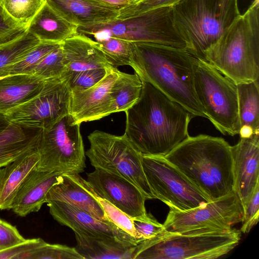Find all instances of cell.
<instances>
[{
	"label": "cell",
	"mask_w": 259,
	"mask_h": 259,
	"mask_svg": "<svg viewBox=\"0 0 259 259\" xmlns=\"http://www.w3.org/2000/svg\"><path fill=\"white\" fill-rule=\"evenodd\" d=\"M141 95L125 112L123 134L142 155L165 156L189 136L194 117L151 83L142 80Z\"/></svg>",
	"instance_id": "cell-1"
},
{
	"label": "cell",
	"mask_w": 259,
	"mask_h": 259,
	"mask_svg": "<svg viewBox=\"0 0 259 259\" xmlns=\"http://www.w3.org/2000/svg\"><path fill=\"white\" fill-rule=\"evenodd\" d=\"M131 67L147 81L178 103L194 117L206 118L194 88L196 58L187 49L151 42H133Z\"/></svg>",
	"instance_id": "cell-2"
},
{
	"label": "cell",
	"mask_w": 259,
	"mask_h": 259,
	"mask_svg": "<svg viewBox=\"0 0 259 259\" xmlns=\"http://www.w3.org/2000/svg\"><path fill=\"white\" fill-rule=\"evenodd\" d=\"M164 157L210 201L234 192L231 146L222 138L189 136Z\"/></svg>",
	"instance_id": "cell-3"
},
{
	"label": "cell",
	"mask_w": 259,
	"mask_h": 259,
	"mask_svg": "<svg viewBox=\"0 0 259 259\" xmlns=\"http://www.w3.org/2000/svg\"><path fill=\"white\" fill-rule=\"evenodd\" d=\"M203 59L236 84L258 81V0L233 22Z\"/></svg>",
	"instance_id": "cell-4"
},
{
	"label": "cell",
	"mask_w": 259,
	"mask_h": 259,
	"mask_svg": "<svg viewBox=\"0 0 259 259\" xmlns=\"http://www.w3.org/2000/svg\"><path fill=\"white\" fill-rule=\"evenodd\" d=\"M172 9L174 26L187 49L202 59L241 15L238 0H180Z\"/></svg>",
	"instance_id": "cell-5"
},
{
	"label": "cell",
	"mask_w": 259,
	"mask_h": 259,
	"mask_svg": "<svg viewBox=\"0 0 259 259\" xmlns=\"http://www.w3.org/2000/svg\"><path fill=\"white\" fill-rule=\"evenodd\" d=\"M240 231L169 233L164 231L135 246L133 259H215L239 243Z\"/></svg>",
	"instance_id": "cell-6"
},
{
	"label": "cell",
	"mask_w": 259,
	"mask_h": 259,
	"mask_svg": "<svg viewBox=\"0 0 259 259\" xmlns=\"http://www.w3.org/2000/svg\"><path fill=\"white\" fill-rule=\"evenodd\" d=\"M194 72L195 92L206 118L224 135L239 134L241 125L236 84L198 57Z\"/></svg>",
	"instance_id": "cell-7"
},
{
	"label": "cell",
	"mask_w": 259,
	"mask_h": 259,
	"mask_svg": "<svg viewBox=\"0 0 259 259\" xmlns=\"http://www.w3.org/2000/svg\"><path fill=\"white\" fill-rule=\"evenodd\" d=\"M78 32L95 40L113 37L133 42H151L187 49L175 28L172 6L156 8L137 16L106 24L78 27Z\"/></svg>",
	"instance_id": "cell-8"
},
{
	"label": "cell",
	"mask_w": 259,
	"mask_h": 259,
	"mask_svg": "<svg viewBox=\"0 0 259 259\" xmlns=\"http://www.w3.org/2000/svg\"><path fill=\"white\" fill-rule=\"evenodd\" d=\"M85 152L91 164L122 177L134 184L146 199H155L143 171L139 152L124 135L117 136L96 130L88 136Z\"/></svg>",
	"instance_id": "cell-9"
},
{
	"label": "cell",
	"mask_w": 259,
	"mask_h": 259,
	"mask_svg": "<svg viewBox=\"0 0 259 259\" xmlns=\"http://www.w3.org/2000/svg\"><path fill=\"white\" fill-rule=\"evenodd\" d=\"M80 126L68 114L50 129L43 130L37 148L39 160L35 168L62 174L83 172L85 152Z\"/></svg>",
	"instance_id": "cell-10"
},
{
	"label": "cell",
	"mask_w": 259,
	"mask_h": 259,
	"mask_svg": "<svg viewBox=\"0 0 259 259\" xmlns=\"http://www.w3.org/2000/svg\"><path fill=\"white\" fill-rule=\"evenodd\" d=\"M141 163L155 199L170 209L187 210L210 202L164 156L142 155Z\"/></svg>",
	"instance_id": "cell-11"
},
{
	"label": "cell",
	"mask_w": 259,
	"mask_h": 259,
	"mask_svg": "<svg viewBox=\"0 0 259 259\" xmlns=\"http://www.w3.org/2000/svg\"><path fill=\"white\" fill-rule=\"evenodd\" d=\"M244 207L233 193L187 210L170 209L163 225L169 233L229 231L242 221Z\"/></svg>",
	"instance_id": "cell-12"
},
{
	"label": "cell",
	"mask_w": 259,
	"mask_h": 259,
	"mask_svg": "<svg viewBox=\"0 0 259 259\" xmlns=\"http://www.w3.org/2000/svg\"><path fill=\"white\" fill-rule=\"evenodd\" d=\"M70 94L66 77L46 80L37 95L4 115L10 123L27 128L49 130L69 114Z\"/></svg>",
	"instance_id": "cell-13"
},
{
	"label": "cell",
	"mask_w": 259,
	"mask_h": 259,
	"mask_svg": "<svg viewBox=\"0 0 259 259\" xmlns=\"http://www.w3.org/2000/svg\"><path fill=\"white\" fill-rule=\"evenodd\" d=\"M87 181L94 192L132 218L148 214L146 197L132 183L126 179L104 170L95 168L87 174Z\"/></svg>",
	"instance_id": "cell-14"
},
{
	"label": "cell",
	"mask_w": 259,
	"mask_h": 259,
	"mask_svg": "<svg viewBox=\"0 0 259 259\" xmlns=\"http://www.w3.org/2000/svg\"><path fill=\"white\" fill-rule=\"evenodd\" d=\"M118 69L110 67L95 85L84 89H70L69 115L76 123L97 120L112 114L111 89Z\"/></svg>",
	"instance_id": "cell-15"
},
{
	"label": "cell",
	"mask_w": 259,
	"mask_h": 259,
	"mask_svg": "<svg viewBox=\"0 0 259 259\" xmlns=\"http://www.w3.org/2000/svg\"><path fill=\"white\" fill-rule=\"evenodd\" d=\"M50 213L61 225L70 228L74 233L115 238L137 245L138 241L110 221L100 220L86 211L72 204L57 201L47 202Z\"/></svg>",
	"instance_id": "cell-16"
},
{
	"label": "cell",
	"mask_w": 259,
	"mask_h": 259,
	"mask_svg": "<svg viewBox=\"0 0 259 259\" xmlns=\"http://www.w3.org/2000/svg\"><path fill=\"white\" fill-rule=\"evenodd\" d=\"M234 179V191L244 208L259 184V135L240 138L231 146Z\"/></svg>",
	"instance_id": "cell-17"
},
{
	"label": "cell",
	"mask_w": 259,
	"mask_h": 259,
	"mask_svg": "<svg viewBox=\"0 0 259 259\" xmlns=\"http://www.w3.org/2000/svg\"><path fill=\"white\" fill-rule=\"evenodd\" d=\"M49 200L67 203L87 211L102 221H110L91 193L86 180L79 174H62L46 196Z\"/></svg>",
	"instance_id": "cell-18"
},
{
	"label": "cell",
	"mask_w": 259,
	"mask_h": 259,
	"mask_svg": "<svg viewBox=\"0 0 259 259\" xmlns=\"http://www.w3.org/2000/svg\"><path fill=\"white\" fill-rule=\"evenodd\" d=\"M78 27L106 24L116 20L120 7L98 0H46Z\"/></svg>",
	"instance_id": "cell-19"
},
{
	"label": "cell",
	"mask_w": 259,
	"mask_h": 259,
	"mask_svg": "<svg viewBox=\"0 0 259 259\" xmlns=\"http://www.w3.org/2000/svg\"><path fill=\"white\" fill-rule=\"evenodd\" d=\"M65 72L62 76L82 71L111 66L99 49L96 40L82 33L62 43Z\"/></svg>",
	"instance_id": "cell-20"
},
{
	"label": "cell",
	"mask_w": 259,
	"mask_h": 259,
	"mask_svg": "<svg viewBox=\"0 0 259 259\" xmlns=\"http://www.w3.org/2000/svg\"><path fill=\"white\" fill-rule=\"evenodd\" d=\"M62 174L35 168L28 175L17 194L12 205L13 211L20 217L37 212L46 203V196Z\"/></svg>",
	"instance_id": "cell-21"
},
{
	"label": "cell",
	"mask_w": 259,
	"mask_h": 259,
	"mask_svg": "<svg viewBox=\"0 0 259 259\" xmlns=\"http://www.w3.org/2000/svg\"><path fill=\"white\" fill-rule=\"evenodd\" d=\"M78 28L46 0L29 24L27 31L40 42L60 44L77 34Z\"/></svg>",
	"instance_id": "cell-22"
},
{
	"label": "cell",
	"mask_w": 259,
	"mask_h": 259,
	"mask_svg": "<svg viewBox=\"0 0 259 259\" xmlns=\"http://www.w3.org/2000/svg\"><path fill=\"white\" fill-rule=\"evenodd\" d=\"M39 160L36 149L23 154L0 169V209H11L17 194Z\"/></svg>",
	"instance_id": "cell-23"
},
{
	"label": "cell",
	"mask_w": 259,
	"mask_h": 259,
	"mask_svg": "<svg viewBox=\"0 0 259 259\" xmlns=\"http://www.w3.org/2000/svg\"><path fill=\"white\" fill-rule=\"evenodd\" d=\"M43 130L23 127L10 123L0 132V167L21 156L36 150Z\"/></svg>",
	"instance_id": "cell-24"
},
{
	"label": "cell",
	"mask_w": 259,
	"mask_h": 259,
	"mask_svg": "<svg viewBox=\"0 0 259 259\" xmlns=\"http://www.w3.org/2000/svg\"><path fill=\"white\" fill-rule=\"evenodd\" d=\"M45 80L33 75L14 74L0 78V114L25 103L37 95Z\"/></svg>",
	"instance_id": "cell-25"
},
{
	"label": "cell",
	"mask_w": 259,
	"mask_h": 259,
	"mask_svg": "<svg viewBox=\"0 0 259 259\" xmlns=\"http://www.w3.org/2000/svg\"><path fill=\"white\" fill-rule=\"evenodd\" d=\"M75 247L83 259H133L136 245L115 238L75 233Z\"/></svg>",
	"instance_id": "cell-26"
},
{
	"label": "cell",
	"mask_w": 259,
	"mask_h": 259,
	"mask_svg": "<svg viewBox=\"0 0 259 259\" xmlns=\"http://www.w3.org/2000/svg\"><path fill=\"white\" fill-rule=\"evenodd\" d=\"M143 82L136 73L130 74L118 70L111 89L112 113L125 112L139 98Z\"/></svg>",
	"instance_id": "cell-27"
},
{
	"label": "cell",
	"mask_w": 259,
	"mask_h": 259,
	"mask_svg": "<svg viewBox=\"0 0 259 259\" xmlns=\"http://www.w3.org/2000/svg\"><path fill=\"white\" fill-rule=\"evenodd\" d=\"M236 85L241 127L249 126L252 128L254 134H258V81L240 83Z\"/></svg>",
	"instance_id": "cell-28"
},
{
	"label": "cell",
	"mask_w": 259,
	"mask_h": 259,
	"mask_svg": "<svg viewBox=\"0 0 259 259\" xmlns=\"http://www.w3.org/2000/svg\"><path fill=\"white\" fill-rule=\"evenodd\" d=\"M40 42L35 36L26 31L15 39L0 44V78L8 76L9 68Z\"/></svg>",
	"instance_id": "cell-29"
},
{
	"label": "cell",
	"mask_w": 259,
	"mask_h": 259,
	"mask_svg": "<svg viewBox=\"0 0 259 259\" xmlns=\"http://www.w3.org/2000/svg\"><path fill=\"white\" fill-rule=\"evenodd\" d=\"M95 40L111 66H131L134 50L133 42L113 37Z\"/></svg>",
	"instance_id": "cell-30"
},
{
	"label": "cell",
	"mask_w": 259,
	"mask_h": 259,
	"mask_svg": "<svg viewBox=\"0 0 259 259\" xmlns=\"http://www.w3.org/2000/svg\"><path fill=\"white\" fill-rule=\"evenodd\" d=\"M46 0H3L5 13L15 22L27 27Z\"/></svg>",
	"instance_id": "cell-31"
},
{
	"label": "cell",
	"mask_w": 259,
	"mask_h": 259,
	"mask_svg": "<svg viewBox=\"0 0 259 259\" xmlns=\"http://www.w3.org/2000/svg\"><path fill=\"white\" fill-rule=\"evenodd\" d=\"M65 72L62 44L47 54L32 72L31 75L44 80L61 77Z\"/></svg>",
	"instance_id": "cell-32"
},
{
	"label": "cell",
	"mask_w": 259,
	"mask_h": 259,
	"mask_svg": "<svg viewBox=\"0 0 259 259\" xmlns=\"http://www.w3.org/2000/svg\"><path fill=\"white\" fill-rule=\"evenodd\" d=\"M83 259L75 247L46 242L33 250L20 255L18 259Z\"/></svg>",
	"instance_id": "cell-33"
},
{
	"label": "cell",
	"mask_w": 259,
	"mask_h": 259,
	"mask_svg": "<svg viewBox=\"0 0 259 259\" xmlns=\"http://www.w3.org/2000/svg\"><path fill=\"white\" fill-rule=\"evenodd\" d=\"M59 45L58 44L40 42L33 49L9 68L8 70V75H31L34 68L44 57Z\"/></svg>",
	"instance_id": "cell-34"
},
{
	"label": "cell",
	"mask_w": 259,
	"mask_h": 259,
	"mask_svg": "<svg viewBox=\"0 0 259 259\" xmlns=\"http://www.w3.org/2000/svg\"><path fill=\"white\" fill-rule=\"evenodd\" d=\"M89 187L91 193L101 205L107 218L121 230L135 238L139 243L142 242L141 239L134 228L132 218L107 200L98 196L90 185Z\"/></svg>",
	"instance_id": "cell-35"
},
{
	"label": "cell",
	"mask_w": 259,
	"mask_h": 259,
	"mask_svg": "<svg viewBox=\"0 0 259 259\" xmlns=\"http://www.w3.org/2000/svg\"><path fill=\"white\" fill-rule=\"evenodd\" d=\"M180 0H137L129 1L119 8L116 20H123L137 16L149 10L165 6H171Z\"/></svg>",
	"instance_id": "cell-36"
},
{
	"label": "cell",
	"mask_w": 259,
	"mask_h": 259,
	"mask_svg": "<svg viewBox=\"0 0 259 259\" xmlns=\"http://www.w3.org/2000/svg\"><path fill=\"white\" fill-rule=\"evenodd\" d=\"M107 68H97L75 72L65 77L67 78L70 89H87L100 81L106 75Z\"/></svg>",
	"instance_id": "cell-37"
},
{
	"label": "cell",
	"mask_w": 259,
	"mask_h": 259,
	"mask_svg": "<svg viewBox=\"0 0 259 259\" xmlns=\"http://www.w3.org/2000/svg\"><path fill=\"white\" fill-rule=\"evenodd\" d=\"M132 220L134 228L142 241L152 239L164 231L163 225L149 214Z\"/></svg>",
	"instance_id": "cell-38"
},
{
	"label": "cell",
	"mask_w": 259,
	"mask_h": 259,
	"mask_svg": "<svg viewBox=\"0 0 259 259\" xmlns=\"http://www.w3.org/2000/svg\"><path fill=\"white\" fill-rule=\"evenodd\" d=\"M244 209V215L241 222L242 225L240 231L246 234L249 233L258 221L259 184L256 185L253 194Z\"/></svg>",
	"instance_id": "cell-39"
},
{
	"label": "cell",
	"mask_w": 259,
	"mask_h": 259,
	"mask_svg": "<svg viewBox=\"0 0 259 259\" xmlns=\"http://www.w3.org/2000/svg\"><path fill=\"white\" fill-rule=\"evenodd\" d=\"M27 27L20 25L12 20L0 5V44L10 41L21 36Z\"/></svg>",
	"instance_id": "cell-40"
},
{
	"label": "cell",
	"mask_w": 259,
	"mask_h": 259,
	"mask_svg": "<svg viewBox=\"0 0 259 259\" xmlns=\"http://www.w3.org/2000/svg\"><path fill=\"white\" fill-rule=\"evenodd\" d=\"M25 240L15 227L0 219V251Z\"/></svg>",
	"instance_id": "cell-41"
},
{
	"label": "cell",
	"mask_w": 259,
	"mask_h": 259,
	"mask_svg": "<svg viewBox=\"0 0 259 259\" xmlns=\"http://www.w3.org/2000/svg\"><path fill=\"white\" fill-rule=\"evenodd\" d=\"M46 242L41 238L26 239L0 251V259H18L21 254L30 251L44 244Z\"/></svg>",
	"instance_id": "cell-42"
},
{
	"label": "cell",
	"mask_w": 259,
	"mask_h": 259,
	"mask_svg": "<svg viewBox=\"0 0 259 259\" xmlns=\"http://www.w3.org/2000/svg\"><path fill=\"white\" fill-rule=\"evenodd\" d=\"M239 135L240 138H249L254 135V133L251 127L243 126L240 127Z\"/></svg>",
	"instance_id": "cell-43"
},
{
	"label": "cell",
	"mask_w": 259,
	"mask_h": 259,
	"mask_svg": "<svg viewBox=\"0 0 259 259\" xmlns=\"http://www.w3.org/2000/svg\"><path fill=\"white\" fill-rule=\"evenodd\" d=\"M10 123L7 120L5 115L3 114H0V132L4 130Z\"/></svg>",
	"instance_id": "cell-44"
},
{
	"label": "cell",
	"mask_w": 259,
	"mask_h": 259,
	"mask_svg": "<svg viewBox=\"0 0 259 259\" xmlns=\"http://www.w3.org/2000/svg\"><path fill=\"white\" fill-rule=\"evenodd\" d=\"M104 2L108 3L114 5L121 7L126 5L129 2V0H98Z\"/></svg>",
	"instance_id": "cell-45"
},
{
	"label": "cell",
	"mask_w": 259,
	"mask_h": 259,
	"mask_svg": "<svg viewBox=\"0 0 259 259\" xmlns=\"http://www.w3.org/2000/svg\"><path fill=\"white\" fill-rule=\"evenodd\" d=\"M3 0H0V5L2 6Z\"/></svg>",
	"instance_id": "cell-46"
},
{
	"label": "cell",
	"mask_w": 259,
	"mask_h": 259,
	"mask_svg": "<svg viewBox=\"0 0 259 259\" xmlns=\"http://www.w3.org/2000/svg\"><path fill=\"white\" fill-rule=\"evenodd\" d=\"M137 1V0H132V1Z\"/></svg>",
	"instance_id": "cell-47"
},
{
	"label": "cell",
	"mask_w": 259,
	"mask_h": 259,
	"mask_svg": "<svg viewBox=\"0 0 259 259\" xmlns=\"http://www.w3.org/2000/svg\"><path fill=\"white\" fill-rule=\"evenodd\" d=\"M129 1H132V0H129Z\"/></svg>",
	"instance_id": "cell-48"
}]
</instances>
